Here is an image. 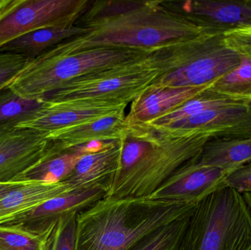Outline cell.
Here are the masks:
<instances>
[{
	"label": "cell",
	"mask_w": 251,
	"mask_h": 250,
	"mask_svg": "<svg viewBox=\"0 0 251 250\" xmlns=\"http://www.w3.org/2000/svg\"><path fill=\"white\" fill-rule=\"evenodd\" d=\"M51 144L41 132L16 126L0 127V183L13 182L38 162Z\"/></svg>",
	"instance_id": "8fae6325"
},
{
	"label": "cell",
	"mask_w": 251,
	"mask_h": 250,
	"mask_svg": "<svg viewBox=\"0 0 251 250\" xmlns=\"http://www.w3.org/2000/svg\"><path fill=\"white\" fill-rule=\"evenodd\" d=\"M29 60L25 56L0 51V91L12 83Z\"/></svg>",
	"instance_id": "83f0119b"
},
{
	"label": "cell",
	"mask_w": 251,
	"mask_h": 250,
	"mask_svg": "<svg viewBox=\"0 0 251 250\" xmlns=\"http://www.w3.org/2000/svg\"><path fill=\"white\" fill-rule=\"evenodd\" d=\"M76 215L57 220L46 236L44 250H76Z\"/></svg>",
	"instance_id": "484cf974"
},
{
	"label": "cell",
	"mask_w": 251,
	"mask_h": 250,
	"mask_svg": "<svg viewBox=\"0 0 251 250\" xmlns=\"http://www.w3.org/2000/svg\"><path fill=\"white\" fill-rule=\"evenodd\" d=\"M75 189L66 183L25 182L0 201V220L27 211Z\"/></svg>",
	"instance_id": "ffe728a7"
},
{
	"label": "cell",
	"mask_w": 251,
	"mask_h": 250,
	"mask_svg": "<svg viewBox=\"0 0 251 250\" xmlns=\"http://www.w3.org/2000/svg\"><path fill=\"white\" fill-rule=\"evenodd\" d=\"M165 1L171 8L215 30L224 32L236 28L251 26V0Z\"/></svg>",
	"instance_id": "4fadbf2b"
},
{
	"label": "cell",
	"mask_w": 251,
	"mask_h": 250,
	"mask_svg": "<svg viewBox=\"0 0 251 250\" xmlns=\"http://www.w3.org/2000/svg\"><path fill=\"white\" fill-rule=\"evenodd\" d=\"M176 250H251V214L243 195L224 186L196 204Z\"/></svg>",
	"instance_id": "8992f818"
},
{
	"label": "cell",
	"mask_w": 251,
	"mask_h": 250,
	"mask_svg": "<svg viewBox=\"0 0 251 250\" xmlns=\"http://www.w3.org/2000/svg\"><path fill=\"white\" fill-rule=\"evenodd\" d=\"M151 52L143 48L112 46L62 54L51 48L29 60L8 88L24 98L42 100L75 79L140 61Z\"/></svg>",
	"instance_id": "277c9868"
},
{
	"label": "cell",
	"mask_w": 251,
	"mask_h": 250,
	"mask_svg": "<svg viewBox=\"0 0 251 250\" xmlns=\"http://www.w3.org/2000/svg\"><path fill=\"white\" fill-rule=\"evenodd\" d=\"M48 232L36 236L16 229L0 227V250H44Z\"/></svg>",
	"instance_id": "4316f807"
},
{
	"label": "cell",
	"mask_w": 251,
	"mask_h": 250,
	"mask_svg": "<svg viewBox=\"0 0 251 250\" xmlns=\"http://www.w3.org/2000/svg\"><path fill=\"white\" fill-rule=\"evenodd\" d=\"M88 0H8L0 14V48L37 29L76 24Z\"/></svg>",
	"instance_id": "ba28073f"
},
{
	"label": "cell",
	"mask_w": 251,
	"mask_h": 250,
	"mask_svg": "<svg viewBox=\"0 0 251 250\" xmlns=\"http://www.w3.org/2000/svg\"><path fill=\"white\" fill-rule=\"evenodd\" d=\"M250 104L251 101L249 100L228 96L209 91V89L199 96L187 101L174 111L150 122L145 126H141L149 128L153 131L163 130L172 126L174 123L182 121L206 110L247 105Z\"/></svg>",
	"instance_id": "7402d4cb"
},
{
	"label": "cell",
	"mask_w": 251,
	"mask_h": 250,
	"mask_svg": "<svg viewBox=\"0 0 251 250\" xmlns=\"http://www.w3.org/2000/svg\"><path fill=\"white\" fill-rule=\"evenodd\" d=\"M42 100L24 98L12 91L4 88L0 91V127L16 126L29 120L38 111Z\"/></svg>",
	"instance_id": "603a6c76"
},
{
	"label": "cell",
	"mask_w": 251,
	"mask_h": 250,
	"mask_svg": "<svg viewBox=\"0 0 251 250\" xmlns=\"http://www.w3.org/2000/svg\"><path fill=\"white\" fill-rule=\"evenodd\" d=\"M82 207L80 197L75 192H68L27 211L1 219L0 227L42 236L51 229L57 220L78 214Z\"/></svg>",
	"instance_id": "9a60e30c"
},
{
	"label": "cell",
	"mask_w": 251,
	"mask_h": 250,
	"mask_svg": "<svg viewBox=\"0 0 251 250\" xmlns=\"http://www.w3.org/2000/svg\"><path fill=\"white\" fill-rule=\"evenodd\" d=\"M124 139L112 141L98 152L82 156L66 183L75 189L101 185L110 189L119 170Z\"/></svg>",
	"instance_id": "e0dca14e"
},
{
	"label": "cell",
	"mask_w": 251,
	"mask_h": 250,
	"mask_svg": "<svg viewBox=\"0 0 251 250\" xmlns=\"http://www.w3.org/2000/svg\"><path fill=\"white\" fill-rule=\"evenodd\" d=\"M25 182H7L0 183V201L17 188L20 187Z\"/></svg>",
	"instance_id": "4dcf8cb0"
},
{
	"label": "cell",
	"mask_w": 251,
	"mask_h": 250,
	"mask_svg": "<svg viewBox=\"0 0 251 250\" xmlns=\"http://www.w3.org/2000/svg\"><path fill=\"white\" fill-rule=\"evenodd\" d=\"M76 24L89 32L52 47L56 51L72 54L112 46L152 50L173 41L215 30L171 8L166 1L155 0L134 1L122 13Z\"/></svg>",
	"instance_id": "6da1fadb"
},
{
	"label": "cell",
	"mask_w": 251,
	"mask_h": 250,
	"mask_svg": "<svg viewBox=\"0 0 251 250\" xmlns=\"http://www.w3.org/2000/svg\"><path fill=\"white\" fill-rule=\"evenodd\" d=\"M196 204L105 197L76 215V250H128L153 230L188 214Z\"/></svg>",
	"instance_id": "3957f363"
},
{
	"label": "cell",
	"mask_w": 251,
	"mask_h": 250,
	"mask_svg": "<svg viewBox=\"0 0 251 250\" xmlns=\"http://www.w3.org/2000/svg\"><path fill=\"white\" fill-rule=\"evenodd\" d=\"M201 164L229 173L251 161V136L215 138L206 143L198 157Z\"/></svg>",
	"instance_id": "44dd1931"
},
{
	"label": "cell",
	"mask_w": 251,
	"mask_h": 250,
	"mask_svg": "<svg viewBox=\"0 0 251 250\" xmlns=\"http://www.w3.org/2000/svg\"><path fill=\"white\" fill-rule=\"evenodd\" d=\"M210 85L189 88L148 87L131 103L125 120L128 127L145 126L209 90Z\"/></svg>",
	"instance_id": "5bb4252c"
},
{
	"label": "cell",
	"mask_w": 251,
	"mask_h": 250,
	"mask_svg": "<svg viewBox=\"0 0 251 250\" xmlns=\"http://www.w3.org/2000/svg\"><path fill=\"white\" fill-rule=\"evenodd\" d=\"M242 195H243L245 202H246L251 214V192H246V193H243Z\"/></svg>",
	"instance_id": "1f68e13d"
},
{
	"label": "cell",
	"mask_w": 251,
	"mask_h": 250,
	"mask_svg": "<svg viewBox=\"0 0 251 250\" xmlns=\"http://www.w3.org/2000/svg\"><path fill=\"white\" fill-rule=\"evenodd\" d=\"M198 157L179 167L149 198L196 204L225 186L224 182L230 173L218 167L204 165Z\"/></svg>",
	"instance_id": "30bf717a"
},
{
	"label": "cell",
	"mask_w": 251,
	"mask_h": 250,
	"mask_svg": "<svg viewBox=\"0 0 251 250\" xmlns=\"http://www.w3.org/2000/svg\"><path fill=\"white\" fill-rule=\"evenodd\" d=\"M223 35L228 48L251 60V26L225 31Z\"/></svg>",
	"instance_id": "f1b7e54d"
},
{
	"label": "cell",
	"mask_w": 251,
	"mask_h": 250,
	"mask_svg": "<svg viewBox=\"0 0 251 250\" xmlns=\"http://www.w3.org/2000/svg\"><path fill=\"white\" fill-rule=\"evenodd\" d=\"M241 57L240 66L215 81L209 91L251 101V60Z\"/></svg>",
	"instance_id": "d4e9b609"
},
{
	"label": "cell",
	"mask_w": 251,
	"mask_h": 250,
	"mask_svg": "<svg viewBox=\"0 0 251 250\" xmlns=\"http://www.w3.org/2000/svg\"><path fill=\"white\" fill-rule=\"evenodd\" d=\"M224 186L241 194L251 192V161L230 173L224 182Z\"/></svg>",
	"instance_id": "f546056e"
},
{
	"label": "cell",
	"mask_w": 251,
	"mask_h": 250,
	"mask_svg": "<svg viewBox=\"0 0 251 250\" xmlns=\"http://www.w3.org/2000/svg\"><path fill=\"white\" fill-rule=\"evenodd\" d=\"M88 32L87 28L76 23L43 28L7 43L0 48V51L25 56L32 60L66 40L81 36Z\"/></svg>",
	"instance_id": "d6986e66"
},
{
	"label": "cell",
	"mask_w": 251,
	"mask_h": 250,
	"mask_svg": "<svg viewBox=\"0 0 251 250\" xmlns=\"http://www.w3.org/2000/svg\"><path fill=\"white\" fill-rule=\"evenodd\" d=\"M155 132L174 136L199 132L207 134L213 139L249 137L251 136V104L206 110Z\"/></svg>",
	"instance_id": "7c38bea8"
},
{
	"label": "cell",
	"mask_w": 251,
	"mask_h": 250,
	"mask_svg": "<svg viewBox=\"0 0 251 250\" xmlns=\"http://www.w3.org/2000/svg\"><path fill=\"white\" fill-rule=\"evenodd\" d=\"M128 104L95 100L43 99L41 108L29 120L16 126L43 135L125 111Z\"/></svg>",
	"instance_id": "9c48e42d"
},
{
	"label": "cell",
	"mask_w": 251,
	"mask_h": 250,
	"mask_svg": "<svg viewBox=\"0 0 251 250\" xmlns=\"http://www.w3.org/2000/svg\"><path fill=\"white\" fill-rule=\"evenodd\" d=\"M190 213L146 235L128 250H176Z\"/></svg>",
	"instance_id": "cb8c5ba5"
},
{
	"label": "cell",
	"mask_w": 251,
	"mask_h": 250,
	"mask_svg": "<svg viewBox=\"0 0 251 250\" xmlns=\"http://www.w3.org/2000/svg\"><path fill=\"white\" fill-rule=\"evenodd\" d=\"M7 2H8V0H0V14L4 10V9L5 8Z\"/></svg>",
	"instance_id": "d6a6232c"
},
{
	"label": "cell",
	"mask_w": 251,
	"mask_h": 250,
	"mask_svg": "<svg viewBox=\"0 0 251 250\" xmlns=\"http://www.w3.org/2000/svg\"><path fill=\"white\" fill-rule=\"evenodd\" d=\"M89 154L87 145L61 149L51 141L45 154L13 182L61 183L72 174L79 159Z\"/></svg>",
	"instance_id": "ac0fdd59"
},
{
	"label": "cell",
	"mask_w": 251,
	"mask_h": 250,
	"mask_svg": "<svg viewBox=\"0 0 251 250\" xmlns=\"http://www.w3.org/2000/svg\"><path fill=\"white\" fill-rule=\"evenodd\" d=\"M125 111L98 120L85 122L46 134L44 136L61 149H69L93 142H110L125 137L128 126Z\"/></svg>",
	"instance_id": "2e32d148"
},
{
	"label": "cell",
	"mask_w": 251,
	"mask_h": 250,
	"mask_svg": "<svg viewBox=\"0 0 251 250\" xmlns=\"http://www.w3.org/2000/svg\"><path fill=\"white\" fill-rule=\"evenodd\" d=\"M159 74V70L150 55L140 61L78 78L44 98L95 100L129 104Z\"/></svg>",
	"instance_id": "52a82bcc"
},
{
	"label": "cell",
	"mask_w": 251,
	"mask_h": 250,
	"mask_svg": "<svg viewBox=\"0 0 251 250\" xmlns=\"http://www.w3.org/2000/svg\"><path fill=\"white\" fill-rule=\"evenodd\" d=\"M223 34L209 31L152 49V60L159 70L152 86H203L237 68L241 56L226 45Z\"/></svg>",
	"instance_id": "5b68a950"
},
{
	"label": "cell",
	"mask_w": 251,
	"mask_h": 250,
	"mask_svg": "<svg viewBox=\"0 0 251 250\" xmlns=\"http://www.w3.org/2000/svg\"><path fill=\"white\" fill-rule=\"evenodd\" d=\"M207 134L174 136L143 126L128 127L119 170L107 198H149L173 173L200 156Z\"/></svg>",
	"instance_id": "7a4b0ae2"
}]
</instances>
